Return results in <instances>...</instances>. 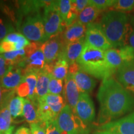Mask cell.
I'll return each mask as SVG.
<instances>
[{
	"instance_id": "cell-27",
	"label": "cell",
	"mask_w": 134,
	"mask_h": 134,
	"mask_svg": "<svg viewBox=\"0 0 134 134\" xmlns=\"http://www.w3.org/2000/svg\"><path fill=\"white\" fill-rule=\"evenodd\" d=\"M24 98L19 96H13L8 103V108L13 119L23 116Z\"/></svg>"
},
{
	"instance_id": "cell-43",
	"label": "cell",
	"mask_w": 134,
	"mask_h": 134,
	"mask_svg": "<svg viewBox=\"0 0 134 134\" xmlns=\"http://www.w3.org/2000/svg\"><path fill=\"white\" fill-rule=\"evenodd\" d=\"M4 91H3V87L1 86V81H0V107L1 106L3 100V96H4Z\"/></svg>"
},
{
	"instance_id": "cell-2",
	"label": "cell",
	"mask_w": 134,
	"mask_h": 134,
	"mask_svg": "<svg viewBox=\"0 0 134 134\" xmlns=\"http://www.w3.org/2000/svg\"><path fill=\"white\" fill-rule=\"evenodd\" d=\"M99 24L113 48L127 45L131 25L129 16L126 13L110 10L103 14Z\"/></svg>"
},
{
	"instance_id": "cell-25",
	"label": "cell",
	"mask_w": 134,
	"mask_h": 134,
	"mask_svg": "<svg viewBox=\"0 0 134 134\" xmlns=\"http://www.w3.org/2000/svg\"><path fill=\"white\" fill-rule=\"evenodd\" d=\"M37 109L38 119L41 122L46 123L49 120L57 119V117L43 98L37 99Z\"/></svg>"
},
{
	"instance_id": "cell-24",
	"label": "cell",
	"mask_w": 134,
	"mask_h": 134,
	"mask_svg": "<svg viewBox=\"0 0 134 134\" xmlns=\"http://www.w3.org/2000/svg\"><path fill=\"white\" fill-rule=\"evenodd\" d=\"M105 57L109 66L115 73L125 64L118 48H112L105 51Z\"/></svg>"
},
{
	"instance_id": "cell-3",
	"label": "cell",
	"mask_w": 134,
	"mask_h": 134,
	"mask_svg": "<svg viewBox=\"0 0 134 134\" xmlns=\"http://www.w3.org/2000/svg\"><path fill=\"white\" fill-rule=\"evenodd\" d=\"M76 63L81 70L99 80L111 78L115 73L107 63L105 51L94 48L86 43Z\"/></svg>"
},
{
	"instance_id": "cell-32",
	"label": "cell",
	"mask_w": 134,
	"mask_h": 134,
	"mask_svg": "<svg viewBox=\"0 0 134 134\" xmlns=\"http://www.w3.org/2000/svg\"><path fill=\"white\" fill-rule=\"evenodd\" d=\"M112 10L124 12L134 9V0H115Z\"/></svg>"
},
{
	"instance_id": "cell-37",
	"label": "cell",
	"mask_w": 134,
	"mask_h": 134,
	"mask_svg": "<svg viewBox=\"0 0 134 134\" xmlns=\"http://www.w3.org/2000/svg\"><path fill=\"white\" fill-rule=\"evenodd\" d=\"M11 32H14L13 28L12 27H9V26H6L3 20L0 18V42L4 40L8 34Z\"/></svg>"
},
{
	"instance_id": "cell-6",
	"label": "cell",
	"mask_w": 134,
	"mask_h": 134,
	"mask_svg": "<svg viewBox=\"0 0 134 134\" xmlns=\"http://www.w3.org/2000/svg\"><path fill=\"white\" fill-rule=\"evenodd\" d=\"M21 31L29 41L38 43L47 41L42 16L39 13L27 17L21 26Z\"/></svg>"
},
{
	"instance_id": "cell-22",
	"label": "cell",
	"mask_w": 134,
	"mask_h": 134,
	"mask_svg": "<svg viewBox=\"0 0 134 134\" xmlns=\"http://www.w3.org/2000/svg\"><path fill=\"white\" fill-rule=\"evenodd\" d=\"M101 11L95 8L94 6L89 4L81 13H80L77 17L76 21L81 24L87 26V25L93 23L98 18L99 14Z\"/></svg>"
},
{
	"instance_id": "cell-31",
	"label": "cell",
	"mask_w": 134,
	"mask_h": 134,
	"mask_svg": "<svg viewBox=\"0 0 134 134\" xmlns=\"http://www.w3.org/2000/svg\"><path fill=\"white\" fill-rule=\"evenodd\" d=\"M64 91L63 80H58L55 78L51 75L48 85V93L52 94L61 95Z\"/></svg>"
},
{
	"instance_id": "cell-14",
	"label": "cell",
	"mask_w": 134,
	"mask_h": 134,
	"mask_svg": "<svg viewBox=\"0 0 134 134\" xmlns=\"http://www.w3.org/2000/svg\"><path fill=\"white\" fill-rule=\"evenodd\" d=\"M80 94L81 93L77 87L73 75L68 73L65 80L63 96L67 104L71 108L73 113L79 100Z\"/></svg>"
},
{
	"instance_id": "cell-21",
	"label": "cell",
	"mask_w": 134,
	"mask_h": 134,
	"mask_svg": "<svg viewBox=\"0 0 134 134\" xmlns=\"http://www.w3.org/2000/svg\"><path fill=\"white\" fill-rule=\"evenodd\" d=\"M51 74L45 69L38 73L37 82L36 88V98H43L48 93V85Z\"/></svg>"
},
{
	"instance_id": "cell-13",
	"label": "cell",
	"mask_w": 134,
	"mask_h": 134,
	"mask_svg": "<svg viewBox=\"0 0 134 134\" xmlns=\"http://www.w3.org/2000/svg\"><path fill=\"white\" fill-rule=\"evenodd\" d=\"M23 77V70L20 67L10 66L6 74L0 80L3 91L7 92L16 90L21 83Z\"/></svg>"
},
{
	"instance_id": "cell-20",
	"label": "cell",
	"mask_w": 134,
	"mask_h": 134,
	"mask_svg": "<svg viewBox=\"0 0 134 134\" xmlns=\"http://www.w3.org/2000/svg\"><path fill=\"white\" fill-rule=\"evenodd\" d=\"M23 116L30 124L41 122L38 115L37 100L32 101L28 98H24Z\"/></svg>"
},
{
	"instance_id": "cell-38",
	"label": "cell",
	"mask_w": 134,
	"mask_h": 134,
	"mask_svg": "<svg viewBox=\"0 0 134 134\" xmlns=\"http://www.w3.org/2000/svg\"><path fill=\"white\" fill-rule=\"evenodd\" d=\"M45 123L39 122L36 124H30L32 134H46Z\"/></svg>"
},
{
	"instance_id": "cell-30",
	"label": "cell",
	"mask_w": 134,
	"mask_h": 134,
	"mask_svg": "<svg viewBox=\"0 0 134 134\" xmlns=\"http://www.w3.org/2000/svg\"><path fill=\"white\" fill-rule=\"evenodd\" d=\"M13 118L8 108V105L0 108V132H4L9 130L11 127Z\"/></svg>"
},
{
	"instance_id": "cell-11",
	"label": "cell",
	"mask_w": 134,
	"mask_h": 134,
	"mask_svg": "<svg viewBox=\"0 0 134 134\" xmlns=\"http://www.w3.org/2000/svg\"><path fill=\"white\" fill-rule=\"evenodd\" d=\"M99 129L116 134H134V111L119 119L101 125Z\"/></svg>"
},
{
	"instance_id": "cell-12",
	"label": "cell",
	"mask_w": 134,
	"mask_h": 134,
	"mask_svg": "<svg viewBox=\"0 0 134 134\" xmlns=\"http://www.w3.org/2000/svg\"><path fill=\"white\" fill-rule=\"evenodd\" d=\"M116 79L134 97V60L124 65L117 70Z\"/></svg>"
},
{
	"instance_id": "cell-44",
	"label": "cell",
	"mask_w": 134,
	"mask_h": 134,
	"mask_svg": "<svg viewBox=\"0 0 134 134\" xmlns=\"http://www.w3.org/2000/svg\"><path fill=\"white\" fill-rule=\"evenodd\" d=\"M96 134H116L115 133H113V132L105 131V130H100V131H99L97 132Z\"/></svg>"
},
{
	"instance_id": "cell-7",
	"label": "cell",
	"mask_w": 134,
	"mask_h": 134,
	"mask_svg": "<svg viewBox=\"0 0 134 134\" xmlns=\"http://www.w3.org/2000/svg\"><path fill=\"white\" fill-rule=\"evenodd\" d=\"M57 122L62 134H84L86 125L66 104L57 117Z\"/></svg>"
},
{
	"instance_id": "cell-39",
	"label": "cell",
	"mask_w": 134,
	"mask_h": 134,
	"mask_svg": "<svg viewBox=\"0 0 134 134\" xmlns=\"http://www.w3.org/2000/svg\"><path fill=\"white\" fill-rule=\"evenodd\" d=\"M14 50H16L14 43L4 41L0 42V55Z\"/></svg>"
},
{
	"instance_id": "cell-45",
	"label": "cell",
	"mask_w": 134,
	"mask_h": 134,
	"mask_svg": "<svg viewBox=\"0 0 134 134\" xmlns=\"http://www.w3.org/2000/svg\"><path fill=\"white\" fill-rule=\"evenodd\" d=\"M130 23L131 26L134 27V16H132L131 18H130Z\"/></svg>"
},
{
	"instance_id": "cell-46",
	"label": "cell",
	"mask_w": 134,
	"mask_h": 134,
	"mask_svg": "<svg viewBox=\"0 0 134 134\" xmlns=\"http://www.w3.org/2000/svg\"><path fill=\"white\" fill-rule=\"evenodd\" d=\"M14 134H17V133H16V132H15V133H14Z\"/></svg>"
},
{
	"instance_id": "cell-8",
	"label": "cell",
	"mask_w": 134,
	"mask_h": 134,
	"mask_svg": "<svg viewBox=\"0 0 134 134\" xmlns=\"http://www.w3.org/2000/svg\"><path fill=\"white\" fill-rule=\"evenodd\" d=\"M85 43L94 48L106 51L113 48L108 41L99 23H91L86 26Z\"/></svg>"
},
{
	"instance_id": "cell-10",
	"label": "cell",
	"mask_w": 134,
	"mask_h": 134,
	"mask_svg": "<svg viewBox=\"0 0 134 134\" xmlns=\"http://www.w3.org/2000/svg\"><path fill=\"white\" fill-rule=\"evenodd\" d=\"M65 46V43L63 42L60 34L42 43L41 48L44 55L47 65L53 63L62 56Z\"/></svg>"
},
{
	"instance_id": "cell-26",
	"label": "cell",
	"mask_w": 134,
	"mask_h": 134,
	"mask_svg": "<svg viewBox=\"0 0 134 134\" xmlns=\"http://www.w3.org/2000/svg\"><path fill=\"white\" fill-rule=\"evenodd\" d=\"M3 41L14 43L16 50L24 49L27 47L30 46L31 43L26 37L23 36L21 33L18 32L9 33Z\"/></svg>"
},
{
	"instance_id": "cell-42",
	"label": "cell",
	"mask_w": 134,
	"mask_h": 134,
	"mask_svg": "<svg viewBox=\"0 0 134 134\" xmlns=\"http://www.w3.org/2000/svg\"><path fill=\"white\" fill-rule=\"evenodd\" d=\"M17 134H32L31 130L25 127H21L16 130Z\"/></svg>"
},
{
	"instance_id": "cell-16",
	"label": "cell",
	"mask_w": 134,
	"mask_h": 134,
	"mask_svg": "<svg viewBox=\"0 0 134 134\" xmlns=\"http://www.w3.org/2000/svg\"><path fill=\"white\" fill-rule=\"evenodd\" d=\"M86 31V26L76 21L70 26L65 28L60 34L63 42L67 44L85 38Z\"/></svg>"
},
{
	"instance_id": "cell-4",
	"label": "cell",
	"mask_w": 134,
	"mask_h": 134,
	"mask_svg": "<svg viewBox=\"0 0 134 134\" xmlns=\"http://www.w3.org/2000/svg\"><path fill=\"white\" fill-rule=\"evenodd\" d=\"M58 1H52L44 8L42 16L47 41L62 32L64 27L58 7Z\"/></svg>"
},
{
	"instance_id": "cell-18",
	"label": "cell",
	"mask_w": 134,
	"mask_h": 134,
	"mask_svg": "<svg viewBox=\"0 0 134 134\" xmlns=\"http://www.w3.org/2000/svg\"><path fill=\"white\" fill-rule=\"evenodd\" d=\"M58 7L65 29L76 21L78 14L72 8L71 0L58 1Z\"/></svg>"
},
{
	"instance_id": "cell-9",
	"label": "cell",
	"mask_w": 134,
	"mask_h": 134,
	"mask_svg": "<svg viewBox=\"0 0 134 134\" xmlns=\"http://www.w3.org/2000/svg\"><path fill=\"white\" fill-rule=\"evenodd\" d=\"M85 125L91 123L94 120L95 108L89 94L81 93L74 113Z\"/></svg>"
},
{
	"instance_id": "cell-28",
	"label": "cell",
	"mask_w": 134,
	"mask_h": 134,
	"mask_svg": "<svg viewBox=\"0 0 134 134\" xmlns=\"http://www.w3.org/2000/svg\"><path fill=\"white\" fill-rule=\"evenodd\" d=\"M2 57L8 62L10 66H19L23 62L26 55V49L14 50L1 54Z\"/></svg>"
},
{
	"instance_id": "cell-29",
	"label": "cell",
	"mask_w": 134,
	"mask_h": 134,
	"mask_svg": "<svg viewBox=\"0 0 134 134\" xmlns=\"http://www.w3.org/2000/svg\"><path fill=\"white\" fill-rule=\"evenodd\" d=\"M38 73L36 72H28L24 74L23 81H24L27 85L29 90V94L28 99L32 101L37 100L36 98V88L37 82Z\"/></svg>"
},
{
	"instance_id": "cell-19",
	"label": "cell",
	"mask_w": 134,
	"mask_h": 134,
	"mask_svg": "<svg viewBox=\"0 0 134 134\" xmlns=\"http://www.w3.org/2000/svg\"><path fill=\"white\" fill-rule=\"evenodd\" d=\"M70 65L65 58L60 57L51 64L46 65V69L55 78L65 80L69 71Z\"/></svg>"
},
{
	"instance_id": "cell-35",
	"label": "cell",
	"mask_w": 134,
	"mask_h": 134,
	"mask_svg": "<svg viewBox=\"0 0 134 134\" xmlns=\"http://www.w3.org/2000/svg\"><path fill=\"white\" fill-rule=\"evenodd\" d=\"M46 134H62L57 120H51L45 123Z\"/></svg>"
},
{
	"instance_id": "cell-1",
	"label": "cell",
	"mask_w": 134,
	"mask_h": 134,
	"mask_svg": "<svg viewBox=\"0 0 134 134\" xmlns=\"http://www.w3.org/2000/svg\"><path fill=\"white\" fill-rule=\"evenodd\" d=\"M97 98L100 104L98 121L102 125L134 109V97L112 77L103 80Z\"/></svg>"
},
{
	"instance_id": "cell-17",
	"label": "cell",
	"mask_w": 134,
	"mask_h": 134,
	"mask_svg": "<svg viewBox=\"0 0 134 134\" xmlns=\"http://www.w3.org/2000/svg\"><path fill=\"white\" fill-rule=\"evenodd\" d=\"M72 75L81 93L89 94L91 93L96 87V82L95 80L81 69Z\"/></svg>"
},
{
	"instance_id": "cell-5",
	"label": "cell",
	"mask_w": 134,
	"mask_h": 134,
	"mask_svg": "<svg viewBox=\"0 0 134 134\" xmlns=\"http://www.w3.org/2000/svg\"><path fill=\"white\" fill-rule=\"evenodd\" d=\"M42 43L32 42L25 48L26 55L19 66L23 74L28 72H38L45 70L46 62L43 52L41 50Z\"/></svg>"
},
{
	"instance_id": "cell-36",
	"label": "cell",
	"mask_w": 134,
	"mask_h": 134,
	"mask_svg": "<svg viewBox=\"0 0 134 134\" xmlns=\"http://www.w3.org/2000/svg\"><path fill=\"white\" fill-rule=\"evenodd\" d=\"M71 6L77 14H79L89 5V0H71Z\"/></svg>"
},
{
	"instance_id": "cell-34",
	"label": "cell",
	"mask_w": 134,
	"mask_h": 134,
	"mask_svg": "<svg viewBox=\"0 0 134 134\" xmlns=\"http://www.w3.org/2000/svg\"><path fill=\"white\" fill-rule=\"evenodd\" d=\"M114 3L115 0H90L89 4L102 11L109 8L113 7Z\"/></svg>"
},
{
	"instance_id": "cell-33",
	"label": "cell",
	"mask_w": 134,
	"mask_h": 134,
	"mask_svg": "<svg viewBox=\"0 0 134 134\" xmlns=\"http://www.w3.org/2000/svg\"><path fill=\"white\" fill-rule=\"evenodd\" d=\"M120 56L125 64L132 62L134 60V50L129 44L118 48ZM124 64V65H125Z\"/></svg>"
},
{
	"instance_id": "cell-40",
	"label": "cell",
	"mask_w": 134,
	"mask_h": 134,
	"mask_svg": "<svg viewBox=\"0 0 134 134\" xmlns=\"http://www.w3.org/2000/svg\"><path fill=\"white\" fill-rule=\"evenodd\" d=\"M10 65L7 61L0 55V80L6 74L10 68Z\"/></svg>"
},
{
	"instance_id": "cell-41",
	"label": "cell",
	"mask_w": 134,
	"mask_h": 134,
	"mask_svg": "<svg viewBox=\"0 0 134 134\" xmlns=\"http://www.w3.org/2000/svg\"><path fill=\"white\" fill-rule=\"evenodd\" d=\"M128 42L129 43V46L132 47L134 50V27H132L131 30H130Z\"/></svg>"
},
{
	"instance_id": "cell-15",
	"label": "cell",
	"mask_w": 134,
	"mask_h": 134,
	"mask_svg": "<svg viewBox=\"0 0 134 134\" xmlns=\"http://www.w3.org/2000/svg\"><path fill=\"white\" fill-rule=\"evenodd\" d=\"M85 37L65 44L60 57L65 58L70 65L76 63L85 46Z\"/></svg>"
},
{
	"instance_id": "cell-23",
	"label": "cell",
	"mask_w": 134,
	"mask_h": 134,
	"mask_svg": "<svg viewBox=\"0 0 134 134\" xmlns=\"http://www.w3.org/2000/svg\"><path fill=\"white\" fill-rule=\"evenodd\" d=\"M46 103L50 107L55 116L57 117L58 115L64 108L66 100L62 95L52 94L48 93L46 96L43 97Z\"/></svg>"
}]
</instances>
